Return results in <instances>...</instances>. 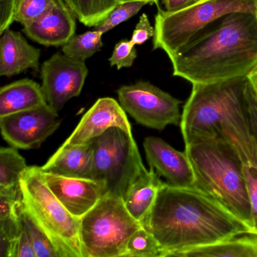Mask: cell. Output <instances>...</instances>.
Returning a JSON list of instances; mask_svg holds the SVG:
<instances>
[{"label": "cell", "instance_id": "cell-3", "mask_svg": "<svg viewBox=\"0 0 257 257\" xmlns=\"http://www.w3.org/2000/svg\"><path fill=\"white\" fill-rule=\"evenodd\" d=\"M185 147L195 174V188L214 198L255 231L241 162L234 146L223 136L199 140Z\"/></svg>", "mask_w": 257, "mask_h": 257}, {"label": "cell", "instance_id": "cell-9", "mask_svg": "<svg viewBox=\"0 0 257 257\" xmlns=\"http://www.w3.org/2000/svg\"><path fill=\"white\" fill-rule=\"evenodd\" d=\"M121 107L141 125L162 131L181 120V101L149 82L139 81L117 91Z\"/></svg>", "mask_w": 257, "mask_h": 257}, {"label": "cell", "instance_id": "cell-31", "mask_svg": "<svg viewBox=\"0 0 257 257\" xmlns=\"http://www.w3.org/2000/svg\"><path fill=\"white\" fill-rule=\"evenodd\" d=\"M246 108L249 127L257 147V96L252 91L249 82L246 90Z\"/></svg>", "mask_w": 257, "mask_h": 257}, {"label": "cell", "instance_id": "cell-34", "mask_svg": "<svg viewBox=\"0 0 257 257\" xmlns=\"http://www.w3.org/2000/svg\"><path fill=\"white\" fill-rule=\"evenodd\" d=\"M199 0H163L165 10L168 12H175L186 8Z\"/></svg>", "mask_w": 257, "mask_h": 257}, {"label": "cell", "instance_id": "cell-11", "mask_svg": "<svg viewBox=\"0 0 257 257\" xmlns=\"http://www.w3.org/2000/svg\"><path fill=\"white\" fill-rule=\"evenodd\" d=\"M60 124L58 112L48 103L0 117L3 138L12 147L22 150L40 148Z\"/></svg>", "mask_w": 257, "mask_h": 257}, {"label": "cell", "instance_id": "cell-6", "mask_svg": "<svg viewBox=\"0 0 257 257\" xmlns=\"http://www.w3.org/2000/svg\"><path fill=\"white\" fill-rule=\"evenodd\" d=\"M247 82V77H241L192 85L180 123L185 145L223 137L222 121L231 106L244 95Z\"/></svg>", "mask_w": 257, "mask_h": 257}, {"label": "cell", "instance_id": "cell-32", "mask_svg": "<svg viewBox=\"0 0 257 257\" xmlns=\"http://www.w3.org/2000/svg\"><path fill=\"white\" fill-rule=\"evenodd\" d=\"M12 257H37L31 238L22 225L19 236L15 242Z\"/></svg>", "mask_w": 257, "mask_h": 257}, {"label": "cell", "instance_id": "cell-18", "mask_svg": "<svg viewBox=\"0 0 257 257\" xmlns=\"http://www.w3.org/2000/svg\"><path fill=\"white\" fill-rule=\"evenodd\" d=\"M94 150L91 142L62 145L40 169L65 177L93 179Z\"/></svg>", "mask_w": 257, "mask_h": 257}, {"label": "cell", "instance_id": "cell-35", "mask_svg": "<svg viewBox=\"0 0 257 257\" xmlns=\"http://www.w3.org/2000/svg\"><path fill=\"white\" fill-rule=\"evenodd\" d=\"M248 82L252 88V91H254L257 96V65L252 69V71L248 74Z\"/></svg>", "mask_w": 257, "mask_h": 257}, {"label": "cell", "instance_id": "cell-26", "mask_svg": "<svg viewBox=\"0 0 257 257\" xmlns=\"http://www.w3.org/2000/svg\"><path fill=\"white\" fill-rule=\"evenodd\" d=\"M165 253L154 236L144 227L135 231L127 245L125 257H165Z\"/></svg>", "mask_w": 257, "mask_h": 257}, {"label": "cell", "instance_id": "cell-1", "mask_svg": "<svg viewBox=\"0 0 257 257\" xmlns=\"http://www.w3.org/2000/svg\"><path fill=\"white\" fill-rule=\"evenodd\" d=\"M141 225L154 236L166 256L254 231L199 189L174 187L166 182Z\"/></svg>", "mask_w": 257, "mask_h": 257}, {"label": "cell", "instance_id": "cell-36", "mask_svg": "<svg viewBox=\"0 0 257 257\" xmlns=\"http://www.w3.org/2000/svg\"><path fill=\"white\" fill-rule=\"evenodd\" d=\"M117 1L119 4L127 2H137V1H144V2H147L148 4H157L159 2V0H117Z\"/></svg>", "mask_w": 257, "mask_h": 257}, {"label": "cell", "instance_id": "cell-29", "mask_svg": "<svg viewBox=\"0 0 257 257\" xmlns=\"http://www.w3.org/2000/svg\"><path fill=\"white\" fill-rule=\"evenodd\" d=\"M137 56L138 52L131 40H122L115 45L109 61L111 67H116L119 70L132 67Z\"/></svg>", "mask_w": 257, "mask_h": 257}, {"label": "cell", "instance_id": "cell-12", "mask_svg": "<svg viewBox=\"0 0 257 257\" xmlns=\"http://www.w3.org/2000/svg\"><path fill=\"white\" fill-rule=\"evenodd\" d=\"M88 74L85 61L56 53L41 67L42 89L48 104L56 112L81 94Z\"/></svg>", "mask_w": 257, "mask_h": 257}, {"label": "cell", "instance_id": "cell-17", "mask_svg": "<svg viewBox=\"0 0 257 257\" xmlns=\"http://www.w3.org/2000/svg\"><path fill=\"white\" fill-rule=\"evenodd\" d=\"M0 40V75L17 76L28 69L40 66L41 51L31 46L19 32L10 28L1 34Z\"/></svg>", "mask_w": 257, "mask_h": 257}, {"label": "cell", "instance_id": "cell-7", "mask_svg": "<svg viewBox=\"0 0 257 257\" xmlns=\"http://www.w3.org/2000/svg\"><path fill=\"white\" fill-rule=\"evenodd\" d=\"M141 227L127 211L122 198L105 195L80 218L83 257H125L131 237Z\"/></svg>", "mask_w": 257, "mask_h": 257}, {"label": "cell", "instance_id": "cell-13", "mask_svg": "<svg viewBox=\"0 0 257 257\" xmlns=\"http://www.w3.org/2000/svg\"><path fill=\"white\" fill-rule=\"evenodd\" d=\"M43 175L54 195L79 219L106 195L104 183L94 179L65 177L43 171Z\"/></svg>", "mask_w": 257, "mask_h": 257}, {"label": "cell", "instance_id": "cell-10", "mask_svg": "<svg viewBox=\"0 0 257 257\" xmlns=\"http://www.w3.org/2000/svg\"><path fill=\"white\" fill-rule=\"evenodd\" d=\"M222 132L240 157L252 207L254 229L257 231V147L248 121L246 93L225 115Z\"/></svg>", "mask_w": 257, "mask_h": 257}, {"label": "cell", "instance_id": "cell-20", "mask_svg": "<svg viewBox=\"0 0 257 257\" xmlns=\"http://www.w3.org/2000/svg\"><path fill=\"white\" fill-rule=\"evenodd\" d=\"M176 257H257V231H247L207 246L182 251Z\"/></svg>", "mask_w": 257, "mask_h": 257}, {"label": "cell", "instance_id": "cell-25", "mask_svg": "<svg viewBox=\"0 0 257 257\" xmlns=\"http://www.w3.org/2000/svg\"><path fill=\"white\" fill-rule=\"evenodd\" d=\"M103 34L94 30L80 35H74L63 46V53L73 59L85 61L103 47Z\"/></svg>", "mask_w": 257, "mask_h": 257}, {"label": "cell", "instance_id": "cell-2", "mask_svg": "<svg viewBox=\"0 0 257 257\" xmlns=\"http://www.w3.org/2000/svg\"><path fill=\"white\" fill-rule=\"evenodd\" d=\"M173 75L192 85L247 77L257 65V16L237 12L169 57Z\"/></svg>", "mask_w": 257, "mask_h": 257}, {"label": "cell", "instance_id": "cell-37", "mask_svg": "<svg viewBox=\"0 0 257 257\" xmlns=\"http://www.w3.org/2000/svg\"><path fill=\"white\" fill-rule=\"evenodd\" d=\"M256 13V16H257V11H256V13Z\"/></svg>", "mask_w": 257, "mask_h": 257}, {"label": "cell", "instance_id": "cell-28", "mask_svg": "<svg viewBox=\"0 0 257 257\" xmlns=\"http://www.w3.org/2000/svg\"><path fill=\"white\" fill-rule=\"evenodd\" d=\"M147 4H148L147 2H144V1L120 4L109 13L105 20L94 28V30L100 31L103 34H106L122 24L123 22L136 16L141 11V9Z\"/></svg>", "mask_w": 257, "mask_h": 257}, {"label": "cell", "instance_id": "cell-33", "mask_svg": "<svg viewBox=\"0 0 257 257\" xmlns=\"http://www.w3.org/2000/svg\"><path fill=\"white\" fill-rule=\"evenodd\" d=\"M17 0H0V34L10 28L15 22Z\"/></svg>", "mask_w": 257, "mask_h": 257}, {"label": "cell", "instance_id": "cell-22", "mask_svg": "<svg viewBox=\"0 0 257 257\" xmlns=\"http://www.w3.org/2000/svg\"><path fill=\"white\" fill-rule=\"evenodd\" d=\"M76 19L88 28L97 27L119 5L117 0H63Z\"/></svg>", "mask_w": 257, "mask_h": 257}, {"label": "cell", "instance_id": "cell-21", "mask_svg": "<svg viewBox=\"0 0 257 257\" xmlns=\"http://www.w3.org/2000/svg\"><path fill=\"white\" fill-rule=\"evenodd\" d=\"M165 182L153 168L141 174L123 198L127 211L138 222H142L154 204L158 192Z\"/></svg>", "mask_w": 257, "mask_h": 257}, {"label": "cell", "instance_id": "cell-27", "mask_svg": "<svg viewBox=\"0 0 257 257\" xmlns=\"http://www.w3.org/2000/svg\"><path fill=\"white\" fill-rule=\"evenodd\" d=\"M56 2L57 0H17L15 22L27 26L43 17Z\"/></svg>", "mask_w": 257, "mask_h": 257}, {"label": "cell", "instance_id": "cell-4", "mask_svg": "<svg viewBox=\"0 0 257 257\" xmlns=\"http://www.w3.org/2000/svg\"><path fill=\"white\" fill-rule=\"evenodd\" d=\"M24 207L53 243L60 257H83L80 219L73 216L54 195L40 167L28 166L20 180Z\"/></svg>", "mask_w": 257, "mask_h": 257}, {"label": "cell", "instance_id": "cell-24", "mask_svg": "<svg viewBox=\"0 0 257 257\" xmlns=\"http://www.w3.org/2000/svg\"><path fill=\"white\" fill-rule=\"evenodd\" d=\"M19 214L21 224L32 242L37 257H60L56 248L41 227L33 219L22 203L19 204Z\"/></svg>", "mask_w": 257, "mask_h": 257}, {"label": "cell", "instance_id": "cell-16", "mask_svg": "<svg viewBox=\"0 0 257 257\" xmlns=\"http://www.w3.org/2000/svg\"><path fill=\"white\" fill-rule=\"evenodd\" d=\"M76 17L63 0L39 20L24 27L23 32L33 41L45 46H63L75 35Z\"/></svg>", "mask_w": 257, "mask_h": 257}, {"label": "cell", "instance_id": "cell-5", "mask_svg": "<svg viewBox=\"0 0 257 257\" xmlns=\"http://www.w3.org/2000/svg\"><path fill=\"white\" fill-rule=\"evenodd\" d=\"M257 0H199L175 12L158 6L155 18L153 49H162L168 58L178 53L207 25L237 12L256 13Z\"/></svg>", "mask_w": 257, "mask_h": 257}, {"label": "cell", "instance_id": "cell-15", "mask_svg": "<svg viewBox=\"0 0 257 257\" xmlns=\"http://www.w3.org/2000/svg\"><path fill=\"white\" fill-rule=\"evenodd\" d=\"M112 127L132 133L126 112L112 97L98 99L82 116L73 133L63 145H77L91 142Z\"/></svg>", "mask_w": 257, "mask_h": 257}, {"label": "cell", "instance_id": "cell-19", "mask_svg": "<svg viewBox=\"0 0 257 257\" xmlns=\"http://www.w3.org/2000/svg\"><path fill=\"white\" fill-rule=\"evenodd\" d=\"M46 103L41 85L32 79L16 81L0 90V117L34 109Z\"/></svg>", "mask_w": 257, "mask_h": 257}, {"label": "cell", "instance_id": "cell-8", "mask_svg": "<svg viewBox=\"0 0 257 257\" xmlns=\"http://www.w3.org/2000/svg\"><path fill=\"white\" fill-rule=\"evenodd\" d=\"M93 179L104 183L106 195L124 198L134 182L147 171L133 134L118 127L91 141Z\"/></svg>", "mask_w": 257, "mask_h": 257}, {"label": "cell", "instance_id": "cell-14", "mask_svg": "<svg viewBox=\"0 0 257 257\" xmlns=\"http://www.w3.org/2000/svg\"><path fill=\"white\" fill-rule=\"evenodd\" d=\"M150 168L163 177L169 186L195 188V174L186 152H180L161 138L148 137L144 142Z\"/></svg>", "mask_w": 257, "mask_h": 257}, {"label": "cell", "instance_id": "cell-30", "mask_svg": "<svg viewBox=\"0 0 257 257\" xmlns=\"http://www.w3.org/2000/svg\"><path fill=\"white\" fill-rule=\"evenodd\" d=\"M155 28L152 26L148 16L144 13L140 17L139 22L133 31L131 42L134 46H141L152 37H154Z\"/></svg>", "mask_w": 257, "mask_h": 257}, {"label": "cell", "instance_id": "cell-23", "mask_svg": "<svg viewBox=\"0 0 257 257\" xmlns=\"http://www.w3.org/2000/svg\"><path fill=\"white\" fill-rule=\"evenodd\" d=\"M26 161L15 147H2L0 150V190L20 184L21 178L27 168Z\"/></svg>", "mask_w": 257, "mask_h": 257}]
</instances>
